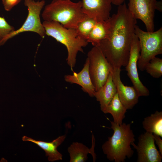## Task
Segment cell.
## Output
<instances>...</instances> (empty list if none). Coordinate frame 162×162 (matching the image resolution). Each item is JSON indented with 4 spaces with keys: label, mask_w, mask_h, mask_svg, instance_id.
I'll list each match as a JSON object with an SVG mask.
<instances>
[{
    "label": "cell",
    "mask_w": 162,
    "mask_h": 162,
    "mask_svg": "<svg viewBox=\"0 0 162 162\" xmlns=\"http://www.w3.org/2000/svg\"><path fill=\"white\" fill-rule=\"evenodd\" d=\"M106 22V36L96 46L101 50L112 68H121L125 67L128 61L136 20L124 2L118 6L116 13Z\"/></svg>",
    "instance_id": "6da1fadb"
},
{
    "label": "cell",
    "mask_w": 162,
    "mask_h": 162,
    "mask_svg": "<svg viewBox=\"0 0 162 162\" xmlns=\"http://www.w3.org/2000/svg\"><path fill=\"white\" fill-rule=\"evenodd\" d=\"M113 134L102 145L104 153L110 161L124 162L134 154L130 145L134 142L135 136L130 128L131 124L123 123L121 125L111 121Z\"/></svg>",
    "instance_id": "7a4b0ae2"
},
{
    "label": "cell",
    "mask_w": 162,
    "mask_h": 162,
    "mask_svg": "<svg viewBox=\"0 0 162 162\" xmlns=\"http://www.w3.org/2000/svg\"><path fill=\"white\" fill-rule=\"evenodd\" d=\"M82 1L53 0L46 5L41 14L45 21L58 22L67 28H76L87 16L82 12Z\"/></svg>",
    "instance_id": "3957f363"
},
{
    "label": "cell",
    "mask_w": 162,
    "mask_h": 162,
    "mask_svg": "<svg viewBox=\"0 0 162 162\" xmlns=\"http://www.w3.org/2000/svg\"><path fill=\"white\" fill-rule=\"evenodd\" d=\"M42 24L46 35L54 38L66 47L68 52L67 63L73 70L78 52H84L82 47L87 46L88 42L78 35L75 28H66L55 21H44Z\"/></svg>",
    "instance_id": "277c9868"
},
{
    "label": "cell",
    "mask_w": 162,
    "mask_h": 162,
    "mask_svg": "<svg viewBox=\"0 0 162 162\" xmlns=\"http://www.w3.org/2000/svg\"><path fill=\"white\" fill-rule=\"evenodd\" d=\"M135 34L139 39L140 49L137 65L140 70L143 71L152 58L162 54V28L155 32H145L136 25Z\"/></svg>",
    "instance_id": "5b68a950"
},
{
    "label": "cell",
    "mask_w": 162,
    "mask_h": 162,
    "mask_svg": "<svg viewBox=\"0 0 162 162\" xmlns=\"http://www.w3.org/2000/svg\"><path fill=\"white\" fill-rule=\"evenodd\" d=\"M24 4L27 7L28 11L26 20L20 28L7 35L0 41V46L9 39L24 32H34L42 38L46 35L45 31L40 17V12L45 4V1L44 0L37 2L34 0H24Z\"/></svg>",
    "instance_id": "8992f818"
},
{
    "label": "cell",
    "mask_w": 162,
    "mask_h": 162,
    "mask_svg": "<svg viewBox=\"0 0 162 162\" xmlns=\"http://www.w3.org/2000/svg\"><path fill=\"white\" fill-rule=\"evenodd\" d=\"M89 72L90 77L95 91L106 82L110 73L111 66L101 50L94 46L88 52Z\"/></svg>",
    "instance_id": "52a82bcc"
},
{
    "label": "cell",
    "mask_w": 162,
    "mask_h": 162,
    "mask_svg": "<svg viewBox=\"0 0 162 162\" xmlns=\"http://www.w3.org/2000/svg\"><path fill=\"white\" fill-rule=\"evenodd\" d=\"M162 1L156 0H129L128 8L133 17L144 23L147 31L154 30V18L155 10L162 11Z\"/></svg>",
    "instance_id": "ba28073f"
},
{
    "label": "cell",
    "mask_w": 162,
    "mask_h": 162,
    "mask_svg": "<svg viewBox=\"0 0 162 162\" xmlns=\"http://www.w3.org/2000/svg\"><path fill=\"white\" fill-rule=\"evenodd\" d=\"M140 51L139 39L134 34L132 42L130 54L127 65L125 67L127 75L130 80L139 96H147L149 94L148 89L140 80L137 70V62Z\"/></svg>",
    "instance_id": "9c48e42d"
},
{
    "label": "cell",
    "mask_w": 162,
    "mask_h": 162,
    "mask_svg": "<svg viewBox=\"0 0 162 162\" xmlns=\"http://www.w3.org/2000/svg\"><path fill=\"white\" fill-rule=\"evenodd\" d=\"M152 133L146 132L138 138L137 145H132L137 153L138 162H161L162 155L157 149Z\"/></svg>",
    "instance_id": "30bf717a"
},
{
    "label": "cell",
    "mask_w": 162,
    "mask_h": 162,
    "mask_svg": "<svg viewBox=\"0 0 162 162\" xmlns=\"http://www.w3.org/2000/svg\"><path fill=\"white\" fill-rule=\"evenodd\" d=\"M121 68L111 67V73L117 92L122 103L127 110L132 109L137 104L139 96L134 86H125L120 78Z\"/></svg>",
    "instance_id": "8fae6325"
},
{
    "label": "cell",
    "mask_w": 162,
    "mask_h": 162,
    "mask_svg": "<svg viewBox=\"0 0 162 162\" xmlns=\"http://www.w3.org/2000/svg\"><path fill=\"white\" fill-rule=\"evenodd\" d=\"M82 12L96 21H105L110 17L111 0H82Z\"/></svg>",
    "instance_id": "7c38bea8"
},
{
    "label": "cell",
    "mask_w": 162,
    "mask_h": 162,
    "mask_svg": "<svg viewBox=\"0 0 162 162\" xmlns=\"http://www.w3.org/2000/svg\"><path fill=\"white\" fill-rule=\"evenodd\" d=\"M89 66V61L87 58L82 69L79 73L73 72L72 75H66L64 76V79L67 82L80 86L83 92L93 97L95 91L90 77Z\"/></svg>",
    "instance_id": "4fadbf2b"
},
{
    "label": "cell",
    "mask_w": 162,
    "mask_h": 162,
    "mask_svg": "<svg viewBox=\"0 0 162 162\" xmlns=\"http://www.w3.org/2000/svg\"><path fill=\"white\" fill-rule=\"evenodd\" d=\"M66 137V135H62L50 142L36 140L25 136L22 137V140L24 141L31 142L37 145L45 151L46 156L48 157V160L53 162L62 160V155L57 150V148L63 142Z\"/></svg>",
    "instance_id": "5bb4252c"
},
{
    "label": "cell",
    "mask_w": 162,
    "mask_h": 162,
    "mask_svg": "<svg viewBox=\"0 0 162 162\" xmlns=\"http://www.w3.org/2000/svg\"><path fill=\"white\" fill-rule=\"evenodd\" d=\"M117 90L113 81L111 73L105 84L95 91L94 97L99 102L101 110L103 112L117 93Z\"/></svg>",
    "instance_id": "9a60e30c"
},
{
    "label": "cell",
    "mask_w": 162,
    "mask_h": 162,
    "mask_svg": "<svg viewBox=\"0 0 162 162\" xmlns=\"http://www.w3.org/2000/svg\"><path fill=\"white\" fill-rule=\"evenodd\" d=\"M127 110L120 100L117 92L103 112L111 114L113 117V122L121 125L125 117Z\"/></svg>",
    "instance_id": "2e32d148"
},
{
    "label": "cell",
    "mask_w": 162,
    "mask_h": 162,
    "mask_svg": "<svg viewBox=\"0 0 162 162\" xmlns=\"http://www.w3.org/2000/svg\"><path fill=\"white\" fill-rule=\"evenodd\" d=\"M143 128L146 132L162 137V112L156 111L145 118L142 122Z\"/></svg>",
    "instance_id": "e0dca14e"
},
{
    "label": "cell",
    "mask_w": 162,
    "mask_h": 162,
    "mask_svg": "<svg viewBox=\"0 0 162 162\" xmlns=\"http://www.w3.org/2000/svg\"><path fill=\"white\" fill-rule=\"evenodd\" d=\"M70 156V162H84L88 159L87 155L93 151L83 144L73 142L68 149Z\"/></svg>",
    "instance_id": "ac0fdd59"
},
{
    "label": "cell",
    "mask_w": 162,
    "mask_h": 162,
    "mask_svg": "<svg viewBox=\"0 0 162 162\" xmlns=\"http://www.w3.org/2000/svg\"><path fill=\"white\" fill-rule=\"evenodd\" d=\"M107 33V25L106 21H96L89 34L86 40L93 46H96L104 39Z\"/></svg>",
    "instance_id": "d6986e66"
},
{
    "label": "cell",
    "mask_w": 162,
    "mask_h": 162,
    "mask_svg": "<svg viewBox=\"0 0 162 162\" xmlns=\"http://www.w3.org/2000/svg\"><path fill=\"white\" fill-rule=\"evenodd\" d=\"M96 22L94 19L87 16L84 20L78 23L75 28L78 35L86 40Z\"/></svg>",
    "instance_id": "ffe728a7"
},
{
    "label": "cell",
    "mask_w": 162,
    "mask_h": 162,
    "mask_svg": "<svg viewBox=\"0 0 162 162\" xmlns=\"http://www.w3.org/2000/svg\"><path fill=\"white\" fill-rule=\"evenodd\" d=\"M145 70L153 78H159L162 75V59L153 58L146 65Z\"/></svg>",
    "instance_id": "44dd1931"
},
{
    "label": "cell",
    "mask_w": 162,
    "mask_h": 162,
    "mask_svg": "<svg viewBox=\"0 0 162 162\" xmlns=\"http://www.w3.org/2000/svg\"><path fill=\"white\" fill-rule=\"evenodd\" d=\"M14 30V27L9 25L4 17L0 16V41Z\"/></svg>",
    "instance_id": "7402d4cb"
},
{
    "label": "cell",
    "mask_w": 162,
    "mask_h": 162,
    "mask_svg": "<svg viewBox=\"0 0 162 162\" xmlns=\"http://www.w3.org/2000/svg\"><path fill=\"white\" fill-rule=\"evenodd\" d=\"M21 1V0H2V3L4 9L6 11H9Z\"/></svg>",
    "instance_id": "603a6c76"
},
{
    "label": "cell",
    "mask_w": 162,
    "mask_h": 162,
    "mask_svg": "<svg viewBox=\"0 0 162 162\" xmlns=\"http://www.w3.org/2000/svg\"><path fill=\"white\" fill-rule=\"evenodd\" d=\"M153 136L155 142L159 148V152L162 155V140L159 135L154 134Z\"/></svg>",
    "instance_id": "cb8c5ba5"
},
{
    "label": "cell",
    "mask_w": 162,
    "mask_h": 162,
    "mask_svg": "<svg viewBox=\"0 0 162 162\" xmlns=\"http://www.w3.org/2000/svg\"><path fill=\"white\" fill-rule=\"evenodd\" d=\"M112 4L118 6L123 3L124 0H111Z\"/></svg>",
    "instance_id": "d4e9b609"
},
{
    "label": "cell",
    "mask_w": 162,
    "mask_h": 162,
    "mask_svg": "<svg viewBox=\"0 0 162 162\" xmlns=\"http://www.w3.org/2000/svg\"></svg>",
    "instance_id": "484cf974"
}]
</instances>
